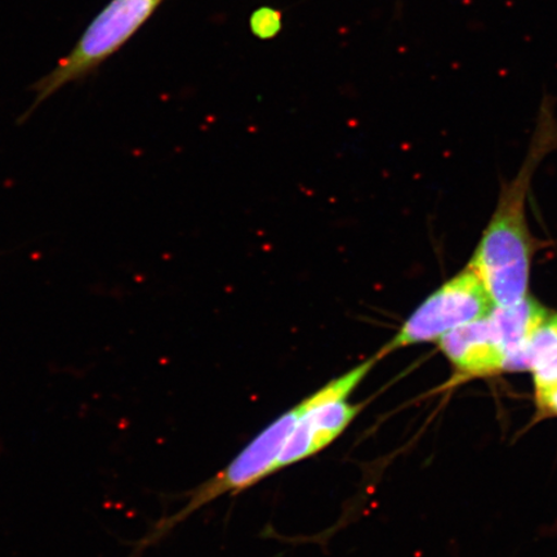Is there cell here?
<instances>
[{"instance_id": "cell-1", "label": "cell", "mask_w": 557, "mask_h": 557, "mask_svg": "<svg viewBox=\"0 0 557 557\" xmlns=\"http://www.w3.org/2000/svg\"><path fill=\"white\" fill-rule=\"evenodd\" d=\"M533 146L519 176L505 187L496 212L469 267L475 271L494 306H510L527 297L531 271L532 240L529 235L525 199L541 146Z\"/></svg>"}, {"instance_id": "cell-2", "label": "cell", "mask_w": 557, "mask_h": 557, "mask_svg": "<svg viewBox=\"0 0 557 557\" xmlns=\"http://www.w3.org/2000/svg\"><path fill=\"white\" fill-rule=\"evenodd\" d=\"M162 0H111L95 17L73 50L59 61L52 72L32 87V107L20 117L24 123L41 103L69 83L86 78L141 29Z\"/></svg>"}, {"instance_id": "cell-3", "label": "cell", "mask_w": 557, "mask_h": 557, "mask_svg": "<svg viewBox=\"0 0 557 557\" xmlns=\"http://www.w3.org/2000/svg\"><path fill=\"white\" fill-rule=\"evenodd\" d=\"M493 308L482 278L468 267L424 299L375 358L381 360L399 348L434 343L458 326L486 317Z\"/></svg>"}, {"instance_id": "cell-4", "label": "cell", "mask_w": 557, "mask_h": 557, "mask_svg": "<svg viewBox=\"0 0 557 557\" xmlns=\"http://www.w3.org/2000/svg\"><path fill=\"white\" fill-rule=\"evenodd\" d=\"M299 412H301V409L296 406L276 418L233 459L227 468L197 487L190 494L184 508H181L173 517L160 521L156 532L150 535L146 543L162 537L178 522L189 518L193 512L212 503L213 499L224 496V494H235L247 490V487L261 482L263 478L277 471L278 457H281L285 441L295 428Z\"/></svg>"}, {"instance_id": "cell-5", "label": "cell", "mask_w": 557, "mask_h": 557, "mask_svg": "<svg viewBox=\"0 0 557 557\" xmlns=\"http://www.w3.org/2000/svg\"><path fill=\"white\" fill-rule=\"evenodd\" d=\"M487 315L458 326L437 341L462 377H486L505 371L506 354Z\"/></svg>"}, {"instance_id": "cell-6", "label": "cell", "mask_w": 557, "mask_h": 557, "mask_svg": "<svg viewBox=\"0 0 557 557\" xmlns=\"http://www.w3.org/2000/svg\"><path fill=\"white\" fill-rule=\"evenodd\" d=\"M549 317L547 309L528 296L510 306H494L487 315L506 358L520 350Z\"/></svg>"}, {"instance_id": "cell-7", "label": "cell", "mask_w": 557, "mask_h": 557, "mask_svg": "<svg viewBox=\"0 0 557 557\" xmlns=\"http://www.w3.org/2000/svg\"><path fill=\"white\" fill-rule=\"evenodd\" d=\"M535 392L557 386V343L541 355L532 369Z\"/></svg>"}, {"instance_id": "cell-8", "label": "cell", "mask_w": 557, "mask_h": 557, "mask_svg": "<svg viewBox=\"0 0 557 557\" xmlns=\"http://www.w3.org/2000/svg\"><path fill=\"white\" fill-rule=\"evenodd\" d=\"M281 15L270 9L257 11L250 21L253 33L262 39L273 38L281 30Z\"/></svg>"}, {"instance_id": "cell-9", "label": "cell", "mask_w": 557, "mask_h": 557, "mask_svg": "<svg viewBox=\"0 0 557 557\" xmlns=\"http://www.w3.org/2000/svg\"><path fill=\"white\" fill-rule=\"evenodd\" d=\"M535 396H537L540 413L547 417H557V386L540 389V392H535Z\"/></svg>"}]
</instances>
